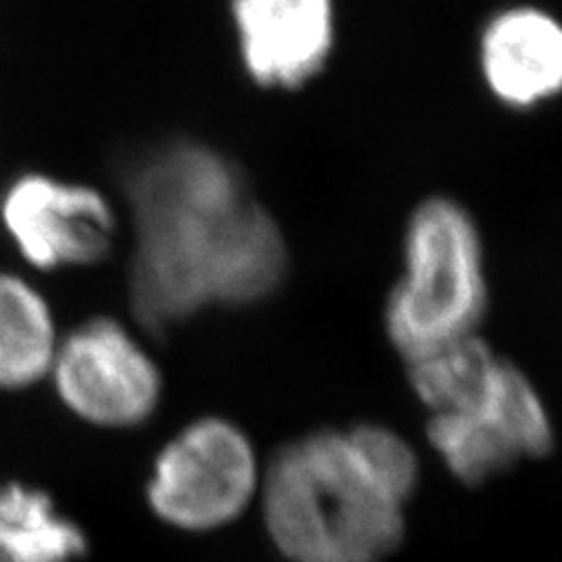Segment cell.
<instances>
[{"instance_id": "ba28073f", "label": "cell", "mask_w": 562, "mask_h": 562, "mask_svg": "<svg viewBox=\"0 0 562 562\" xmlns=\"http://www.w3.org/2000/svg\"><path fill=\"white\" fill-rule=\"evenodd\" d=\"M227 8L241 68L260 90H303L336 52V0H227Z\"/></svg>"}, {"instance_id": "52a82bcc", "label": "cell", "mask_w": 562, "mask_h": 562, "mask_svg": "<svg viewBox=\"0 0 562 562\" xmlns=\"http://www.w3.org/2000/svg\"><path fill=\"white\" fill-rule=\"evenodd\" d=\"M0 218L22 258L45 272L94 266L115 237V214L99 190L43 173L8 188Z\"/></svg>"}, {"instance_id": "8fae6325", "label": "cell", "mask_w": 562, "mask_h": 562, "mask_svg": "<svg viewBox=\"0 0 562 562\" xmlns=\"http://www.w3.org/2000/svg\"><path fill=\"white\" fill-rule=\"evenodd\" d=\"M59 338L47 297L24 277L0 272V392L47 380Z\"/></svg>"}, {"instance_id": "6da1fadb", "label": "cell", "mask_w": 562, "mask_h": 562, "mask_svg": "<svg viewBox=\"0 0 562 562\" xmlns=\"http://www.w3.org/2000/svg\"><path fill=\"white\" fill-rule=\"evenodd\" d=\"M134 221L132 307L167 333L206 310L266 303L289 272L281 225L244 169L198 140H171L127 176Z\"/></svg>"}, {"instance_id": "3957f363", "label": "cell", "mask_w": 562, "mask_h": 562, "mask_svg": "<svg viewBox=\"0 0 562 562\" xmlns=\"http://www.w3.org/2000/svg\"><path fill=\"white\" fill-rule=\"evenodd\" d=\"M490 303L481 227L448 195L422 200L403 231V268L384 303V330L411 361L479 336Z\"/></svg>"}, {"instance_id": "7c38bea8", "label": "cell", "mask_w": 562, "mask_h": 562, "mask_svg": "<svg viewBox=\"0 0 562 562\" xmlns=\"http://www.w3.org/2000/svg\"><path fill=\"white\" fill-rule=\"evenodd\" d=\"M499 359L479 338H462L408 361L413 392L434 415H454L483 401Z\"/></svg>"}, {"instance_id": "5b68a950", "label": "cell", "mask_w": 562, "mask_h": 562, "mask_svg": "<svg viewBox=\"0 0 562 562\" xmlns=\"http://www.w3.org/2000/svg\"><path fill=\"white\" fill-rule=\"evenodd\" d=\"M47 380L70 415L105 431L146 425L165 392L150 349L113 316H92L61 336Z\"/></svg>"}, {"instance_id": "277c9868", "label": "cell", "mask_w": 562, "mask_h": 562, "mask_svg": "<svg viewBox=\"0 0 562 562\" xmlns=\"http://www.w3.org/2000/svg\"><path fill=\"white\" fill-rule=\"evenodd\" d=\"M249 434L225 417H198L155 454L146 481L153 516L171 530L206 535L233 525L260 495Z\"/></svg>"}, {"instance_id": "8992f818", "label": "cell", "mask_w": 562, "mask_h": 562, "mask_svg": "<svg viewBox=\"0 0 562 562\" xmlns=\"http://www.w3.org/2000/svg\"><path fill=\"white\" fill-rule=\"evenodd\" d=\"M427 436L457 481L481 485L522 460L549 454L555 431L547 403L530 378L499 359L479 406L467 413L434 415Z\"/></svg>"}, {"instance_id": "9c48e42d", "label": "cell", "mask_w": 562, "mask_h": 562, "mask_svg": "<svg viewBox=\"0 0 562 562\" xmlns=\"http://www.w3.org/2000/svg\"><path fill=\"white\" fill-rule=\"evenodd\" d=\"M479 70L504 109L532 111L562 94V22L539 5H508L479 33Z\"/></svg>"}, {"instance_id": "4fadbf2b", "label": "cell", "mask_w": 562, "mask_h": 562, "mask_svg": "<svg viewBox=\"0 0 562 562\" xmlns=\"http://www.w3.org/2000/svg\"><path fill=\"white\" fill-rule=\"evenodd\" d=\"M347 436L363 464L375 473V479L394 497L408 504L419 483V460L406 438L390 427L375 425V422L351 427Z\"/></svg>"}, {"instance_id": "7a4b0ae2", "label": "cell", "mask_w": 562, "mask_h": 562, "mask_svg": "<svg viewBox=\"0 0 562 562\" xmlns=\"http://www.w3.org/2000/svg\"><path fill=\"white\" fill-rule=\"evenodd\" d=\"M258 497L289 562H384L406 535V502L363 464L347 431H312L279 448Z\"/></svg>"}, {"instance_id": "30bf717a", "label": "cell", "mask_w": 562, "mask_h": 562, "mask_svg": "<svg viewBox=\"0 0 562 562\" xmlns=\"http://www.w3.org/2000/svg\"><path fill=\"white\" fill-rule=\"evenodd\" d=\"M90 539L47 490L0 483V562H78Z\"/></svg>"}]
</instances>
